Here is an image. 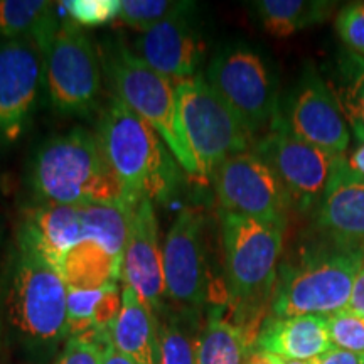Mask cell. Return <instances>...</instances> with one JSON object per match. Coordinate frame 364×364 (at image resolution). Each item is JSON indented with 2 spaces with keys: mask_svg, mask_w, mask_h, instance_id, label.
I'll use <instances>...</instances> for the list:
<instances>
[{
  "mask_svg": "<svg viewBox=\"0 0 364 364\" xmlns=\"http://www.w3.org/2000/svg\"><path fill=\"white\" fill-rule=\"evenodd\" d=\"M108 287V285H107ZM107 287L102 289H68L66 302V334L80 338L95 331L93 316L98 300Z\"/></svg>",
  "mask_w": 364,
  "mask_h": 364,
  "instance_id": "28",
  "label": "cell"
},
{
  "mask_svg": "<svg viewBox=\"0 0 364 364\" xmlns=\"http://www.w3.org/2000/svg\"><path fill=\"white\" fill-rule=\"evenodd\" d=\"M255 344L228 317L225 304L209 307L196 339V364H243Z\"/></svg>",
  "mask_w": 364,
  "mask_h": 364,
  "instance_id": "21",
  "label": "cell"
},
{
  "mask_svg": "<svg viewBox=\"0 0 364 364\" xmlns=\"http://www.w3.org/2000/svg\"><path fill=\"white\" fill-rule=\"evenodd\" d=\"M198 321L176 312L159 316V364H196Z\"/></svg>",
  "mask_w": 364,
  "mask_h": 364,
  "instance_id": "26",
  "label": "cell"
},
{
  "mask_svg": "<svg viewBox=\"0 0 364 364\" xmlns=\"http://www.w3.org/2000/svg\"><path fill=\"white\" fill-rule=\"evenodd\" d=\"M132 51L152 70L177 85L199 75L206 44L188 14L140 33Z\"/></svg>",
  "mask_w": 364,
  "mask_h": 364,
  "instance_id": "17",
  "label": "cell"
},
{
  "mask_svg": "<svg viewBox=\"0 0 364 364\" xmlns=\"http://www.w3.org/2000/svg\"><path fill=\"white\" fill-rule=\"evenodd\" d=\"M102 54L83 27L59 22L44 49V80L53 107L66 117L93 113L102 97Z\"/></svg>",
  "mask_w": 364,
  "mask_h": 364,
  "instance_id": "10",
  "label": "cell"
},
{
  "mask_svg": "<svg viewBox=\"0 0 364 364\" xmlns=\"http://www.w3.org/2000/svg\"><path fill=\"white\" fill-rule=\"evenodd\" d=\"M255 349L290 361H312L332 349L327 317H275L268 314Z\"/></svg>",
  "mask_w": 364,
  "mask_h": 364,
  "instance_id": "19",
  "label": "cell"
},
{
  "mask_svg": "<svg viewBox=\"0 0 364 364\" xmlns=\"http://www.w3.org/2000/svg\"><path fill=\"white\" fill-rule=\"evenodd\" d=\"M176 100L182 139L198 166L199 181L213 177L226 159L252 149L253 134L203 73L177 83Z\"/></svg>",
  "mask_w": 364,
  "mask_h": 364,
  "instance_id": "8",
  "label": "cell"
},
{
  "mask_svg": "<svg viewBox=\"0 0 364 364\" xmlns=\"http://www.w3.org/2000/svg\"><path fill=\"white\" fill-rule=\"evenodd\" d=\"M279 120L297 139L327 152L344 154L349 145V127L343 112L326 78L312 63L304 65L297 83L280 108Z\"/></svg>",
  "mask_w": 364,
  "mask_h": 364,
  "instance_id": "15",
  "label": "cell"
},
{
  "mask_svg": "<svg viewBox=\"0 0 364 364\" xmlns=\"http://www.w3.org/2000/svg\"><path fill=\"white\" fill-rule=\"evenodd\" d=\"M348 309H351V311L363 314L364 316V265L361 270H359L356 280H354L353 294H351V299H349Z\"/></svg>",
  "mask_w": 364,
  "mask_h": 364,
  "instance_id": "35",
  "label": "cell"
},
{
  "mask_svg": "<svg viewBox=\"0 0 364 364\" xmlns=\"http://www.w3.org/2000/svg\"><path fill=\"white\" fill-rule=\"evenodd\" d=\"M311 364H364V353H353L346 349L332 348L316 359Z\"/></svg>",
  "mask_w": 364,
  "mask_h": 364,
  "instance_id": "34",
  "label": "cell"
},
{
  "mask_svg": "<svg viewBox=\"0 0 364 364\" xmlns=\"http://www.w3.org/2000/svg\"><path fill=\"white\" fill-rule=\"evenodd\" d=\"M73 24L100 27L118 19L120 0H66L61 4Z\"/></svg>",
  "mask_w": 364,
  "mask_h": 364,
  "instance_id": "30",
  "label": "cell"
},
{
  "mask_svg": "<svg viewBox=\"0 0 364 364\" xmlns=\"http://www.w3.org/2000/svg\"><path fill=\"white\" fill-rule=\"evenodd\" d=\"M100 54L113 95L161 135L184 174L199 181L198 166L179 129L176 85L144 63L124 41H107Z\"/></svg>",
  "mask_w": 364,
  "mask_h": 364,
  "instance_id": "6",
  "label": "cell"
},
{
  "mask_svg": "<svg viewBox=\"0 0 364 364\" xmlns=\"http://www.w3.org/2000/svg\"><path fill=\"white\" fill-rule=\"evenodd\" d=\"M279 358V356H277ZM279 364H311V361H290V359L279 358Z\"/></svg>",
  "mask_w": 364,
  "mask_h": 364,
  "instance_id": "39",
  "label": "cell"
},
{
  "mask_svg": "<svg viewBox=\"0 0 364 364\" xmlns=\"http://www.w3.org/2000/svg\"><path fill=\"white\" fill-rule=\"evenodd\" d=\"M59 22L48 0H0V39H34L44 53Z\"/></svg>",
  "mask_w": 364,
  "mask_h": 364,
  "instance_id": "25",
  "label": "cell"
},
{
  "mask_svg": "<svg viewBox=\"0 0 364 364\" xmlns=\"http://www.w3.org/2000/svg\"><path fill=\"white\" fill-rule=\"evenodd\" d=\"M102 364H135V363L130 361L129 358H125L122 353H118L117 349L113 348L110 338H108L107 344H105V349H103Z\"/></svg>",
  "mask_w": 364,
  "mask_h": 364,
  "instance_id": "36",
  "label": "cell"
},
{
  "mask_svg": "<svg viewBox=\"0 0 364 364\" xmlns=\"http://www.w3.org/2000/svg\"><path fill=\"white\" fill-rule=\"evenodd\" d=\"M193 11V2H179V0H120L118 21L139 33H144L164 21L188 16Z\"/></svg>",
  "mask_w": 364,
  "mask_h": 364,
  "instance_id": "27",
  "label": "cell"
},
{
  "mask_svg": "<svg viewBox=\"0 0 364 364\" xmlns=\"http://www.w3.org/2000/svg\"><path fill=\"white\" fill-rule=\"evenodd\" d=\"M46 88L44 53L34 39H0V144L19 142Z\"/></svg>",
  "mask_w": 364,
  "mask_h": 364,
  "instance_id": "14",
  "label": "cell"
},
{
  "mask_svg": "<svg viewBox=\"0 0 364 364\" xmlns=\"http://www.w3.org/2000/svg\"><path fill=\"white\" fill-rule=\"evenodd\" d=\"M285 226L221 213L228 317L257 343L279 279Z\"/></svg>",
  "mask_w": 364,
  "mask_h": 364,
  "instance_id": "1",
  "label": "cell"
},
{
  "mask_svg": "<svg viewBox=\"0 0 364 364\" xmlns=\"http://www.w3.org/2000/svg\"><path fill=\"white\" fill-rule=\"evenodd\" d=\"M110 332H90L80 338H68L54 364H102L103 349Z\"/></svg>",
  "mask_w": 364,
  "mask_h": 364,
  "instance_id": "31",
  "label": "cell"
},
{
  "mask_svg": "<svg viewBox=\"0 0 364 364\" xmlns=\"http://www.w3.org/2000/svg\"><path fill=\"white\" fill-rule=\"evenodd\" d=\"M97 136L132 206L142 199L156 204L169 198L179 181L181 166L161 135L115 95L100 115Z\"/></svg>",
  "mask_w": 364,
  "mask_h": 364,
  "instance_id": "4",
  "label": "cell"
},
{
  "mask_svg": "<svg viewBox=\"0 0 364 364\" xmlns=\"http://www.w3.org/2000/svg\"><path fill=\"white\" fill-rule=\"evenodd\" d=\"M348 162L354 171L359 172L361 176H364V144H361L356 150H354V154Z\"/></svg>",
  "mask_w": 364,
  "mask_h": 364,
  "instance_id": "38",
  "label": "cell"
},
{
  "mask_svg": "<svg viewBox=\"0 0 364 364\" xmlns=\"http://www.w3.org/2000/svg\"><path fill=\"white\" fill-rule=\"evenodd\" d=\"M326 81L346 124L364 144V58L346 49L332 61Z\"/></svg>",
  "mask_w": 364,
  "mask_h": 364,
  "instance_id": "24",
  "label": "cell"
},
{
  "mask_svg": "<svg viewBox=\"0 0 364 364\" xmlns=\"http://www.w3.org/2000/svg\"><path fill=\"white\" fill-rule=\"evenodd\" d=\"M204 216L196 208L177 213L162 245L166 300L171 311L199 321L208 300Z\"/></svg>",
  "mask_w": 364,
  "mask_h": 364,
  "instance_id": "11",
  "label": "cell"
},
{
  "mask_svg": "<svg viewBox=\"0 0 364 364\" xmlns=\"http://www.w3.org/2000/svg\"><path fill=\"white\" fill-rule=\"evenodd\" d=\"M243 364H279V358L270 353L260 351V349H253V351L248 353Z\"/></svg>",
  "mask_w": 364,
  "mask_h": 364,
  "instance_id": "37",
  "label": "cell"
},
{
  "mask_svg": "<svg viewBox=\"0 0 364 364\" xmlns=\"http://www.w3.org/2000/svg\"><path fill=\"white\" fill-rule=\"evenodd\" d=\"M122 311V289L118 284H110L105 289L102 299L95 309L93 326L97 332H110Z\"/></svg>",
  "mask_w": 364,
  "mask_h": 364,
  "instance_id": "33",
  "label": "cell"
},
{
  "mask_svg": "<svg viewBox=\"0 0 364 364\" xmlns=\"http://www.w3.org/2000/svg\"><path fill=\"white\" fill-rule=\"evenodd\" d=\"M336 31L348 51L364 58V2H351L338 12Z\"/></svg>",
  "mask_w": 364,
  "mask_h": 364,
  "instance_id": "32",
  "label": "cell"
},
{
  "mask_svg": "<svg viewBox=\"0 0 364 364\" xmlns=\"http://www.w3.org/2000/svg\"><path fill=\"white\" fill-rule=\"evenodd\" d=\"M364 245L318 233L279 268L270 316H322L348 309Z\"/></svg>",
  "mask_w": 364,
  "mask_h": 364,
  "instance_id": "3",
  "label": "cell"
},
{
  "mask_svg": "<svg viewBox=\"0 0 364 364\" xmlns=\"http://www.w3.org/2000/svg\"><path fill=\"white\" fill-rule=\"evenodd\" d=\"M68 287L58 267L17 238L6 299L9 324L33 349H53L66 334Z\"/></svg>",
  "mask_w": 364,
  "mask_h": 364,
  "instance_id": "5",
  "label": "cell"
},
{
  "mask_svg": "<svg viewBox=\"0 0 364 364\" xmlns=\"http://www.w3.org/2000/svg\"><path fill=\"white\" fill-rule=\"evenodd\" d=\"M334 6L326 0H258L253 2V11L265 33L282 39L322 24Z\"/></svg>",
  "mask_w": 364,
  "mask_h": 364,
  "instance_id": "22",
  "label": "cell"
},
{
  "mask_svg": "<svg viewBox=\"0 0 364 364\" xmlns=\"http://www.w3.org/2000/svg\"><path fill=\"white\" fill-rule=\"evenodd\" d=\"M0 332H2V285H0Z\"/></svg>",
  "mask_w": 364,
  "mask_h": 364,
  "instance_id": "40",
  "label": "cell"
},
{
  "mask_svg": "<svg viewBox=\"0 0 364 364\" xmlns=\"http://www.w3.org/2000/svg\"><path fill=\"white\" fill-rule=\"evenodd\" d=\"M110 341L118 353L135 364H159V317L139 294L122 285V311L110 329Z\"/></svg>",
  "mask_w": 364,
  "mask_h": 364,
  "instance_id": "20",
  "label": "cell"
},
{
  "mask_svg": "<svg viewBox=\"0 0 364 364\" xmlns=\"http://www.w3.org/2000/svg\"><path fill=\"white\" fill-rule=\"evenodd\" d=\"M122 280L139 294L157 317L166 312L164 257L159 241L156 204L150 199H142L130 213Z\"/></svg>",
  "mask_w": 364,
  "mask_h": 364,
  "instance_id": "16",
  "label": "cell"
},
{
  "mask_svg": "<svg viewBox=\"0 0 364 364\" xmlns=\"http://www.w3.org/2000/svg\"><path fill=\"white\" fill-rule=\"evenodd\" d=\"M253 152L275 171L290 196L292 208L300 213L316 211L336 159L332 154L300 140L277 118L272 129L253 144Z\"/></svg>",
  "mask_w": 364,
  "mask_h": 364,
  "instance_id": "13",
  "label": "cell"
},
{
  "mask_svg": "<svg viewBox=\"0 0 364 364\" xmlns=\"http://www.w3.org/2000/svg\"><path fill=\"white\" fill-rule=\"evenodd\" d=\"M314 223L318 233L364 245V176L349 166L344 154L332 166Z\"/></svg>",
  "mask_w": 364,
  "mask_h": 364,
  "instance_id": "18",
  "label": "cell"
},
{
  "mask_svg": "<svg viewBox=\"0 0 364 364\" xmlns=\"http://www.w3.org/2000/svg\"><path fill=\"white\" fill-rule=\"evenodd\" d=\"M58 270L68 289H102L122 280V263L95 241L71 248L61 258Z\"/></svg>",
  "mask_w": 364,
  "mask_h": 364,
  "instance_id": "23",
  "label": "cell"
},
{
  "mask_svg": "<svg viewBox=\"0 0 364 364\" xmlns=\"http://www.w3.org/2000/svg\"><path fill=\"white\" fill-rule=\"evenodd\" d=\"M132 209L112 204L36 203L26 209L17 238L26 241L54 265L85 241L102 245L113 258L124 262Z\"/></svg>",
  "mask_w": 364,
  "mask_h": 364,
  "instance_id": "7",
  "label": "cell"
},
{
  "mask_svg": "<svg viewBox=\"0 0 364 364\" xmlns=\"http://www.w3.org/2000/svg\"><path fill=\"white\" fill-rule=\"evenodd\" d=\"M213 181L221 213L287 226L292 209L290 196L275 171L253 150L226 159Z\"/></svg>",
  "mask_w": 364,
  "mask_h": 364,
  "instance_id": "12",
  "label": "cell"
},
{
  "mask_svg": "<svg viewBox=\"0 0 364 364\" xmlns=\"http://www.w3.org/2000/svg\"><path fill=\"white\" fill-rule=\"evenodd\" d=\"M204 78L253 135L270 130L280 117L275 73L250 44L230 43L218 49Z\"/></svg>",
  "mask_w": 364,
  "mask_h": 364,
  "instance_id": "9",
  "label": "cell"
},
{
  "mask_svg": "<svg viewBox=\"0 0 364 364\" xmlns=\"http://www.w3.org/2000/svg\"><path fill=\"white\" fill-rule=\"evenodd\" d=\"M29 186L36 203L135 208L105 159L97 132L85 127L51 136L36 150L29 167Z\"/></svg>",
  "mask_w": 364,
  "mask_h": 364,
  "instance_id": "2",
  "label": "cell"
},
{
  "mask_svg": "<svg viewBox=\"0 0 364 364\" xmlns=\"http://www.w3.org/2000/svg\"><path fill=\"white\" fill-rule=\"evenodd\" d=\"M327 327L336 348L353 353H364V316L344 309L327 317Z\"/></svg>",
  "mask_w": 364,
  "mask_h": 364,
  "instance_id": "29",
  "label": "cell"
}]
</instances>
